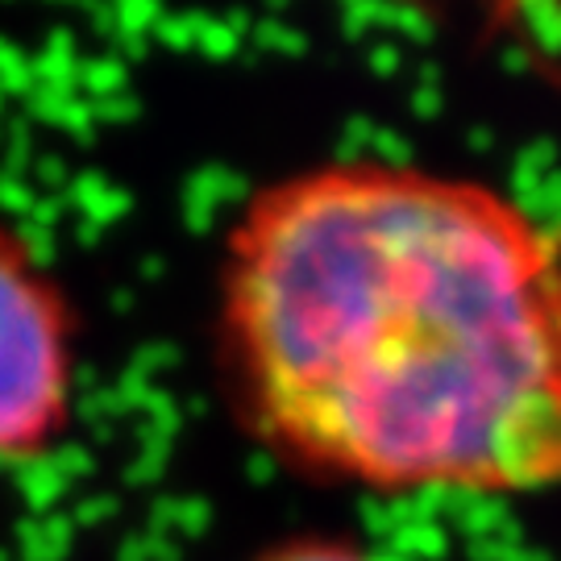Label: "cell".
<instances>
[{
    "mask_svg": "<svg viewBox=\"0 0 561 561\" xmlns=\"http://www.w3.org/2000/svg\"><path fill=\"white\" fill-rule=\"evenodd\" d=\"M245 421L366 491L561 486V238L495 187L391 162L283 175L221 262Z\"/></svg>",
    "mask_w": 561,
    "mask_h": 561,
    "instance_id": "6da1fadb",
    "label": "cell"
},
{
    "mask_svg": "<svg viewBox=\"0 0 561 561\" xmlns=\"http://www.w3.org/2000/svg\"><path fill=\"white\" fill-rule=\"evenodd\" d=\"M76 329L59 283L0 233V461L42 458L71 421Z\"/></svg>",
    "mask_w": 561,
    "mask_h": 561,
    "instance_id": "7a4b0ae2",
    "label": "cell"
},
{
    "mask_svg": "<svg viewBox=\"0 0 561 561\" xmlns=\"http://www.w3.org/2000/svg\"><path fill=\"white\" fill-rule=\"evenodd\" d=\"M254 561H379L362 545L341 541V537H291V541L271 545Z\"/></svg>",
    "mask_w": 561,
    "mask_h": 561,
    "instance_id": "3957f363",
    "label": "cell"
}]
</instances>
